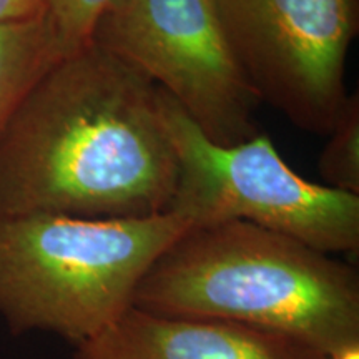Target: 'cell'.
I'll list each match as a JSON object with an SVG mask.
<instances>
[{
	"label": "cell",
	"instance_id": "obj_1",
	"mask_svg": "<svg viewBox=\"0 0 359 359\" xmlns=\"http://www.w3.org/2000/svg\"><path fill=\"white\" fill-rule=\"evenodd\" d=\"M177 173L165 93L88 42L45 72L0 135V218L168 213Z\"/></svg>",
	"mask_w": 359,
	"mask_h": 359
},
{
	"label": "cell",
	"instance_id": "obj_2",
	"mask_svg": "<svg viewBox=\"0 0 359 359\" xmlns=\"http://www.w3.org/2000/svg\"><path fill=\"white\" fill-rule=\"evenodd\" d=\"M133 306L288 336L321 354L359 343V275L245 222L191 226L151 264Z\"/></svg>",
	"mask_w": 359,
	"mask_h": 359
},
{
	"label": "cell",
	"instance_id": "obj_3",
	"mask_svg": "<svg viewBox=\"0 0 359 359\" xmlns=\"http://www.w3.org/2000/svg\"><path fill=\"white\" fill-rule=\"evenodd\" d=\"M190 226L145 218H0V316L15 334L53 333L75 346L133 308L156 258Z\"/></svg>",
	"mask_w": 359,
	"mask_h": 359
},
{
	"label": "cell",
	"instance_id": "obj_4",
	"mask_svg": "<svg viewBox=\"0 0 359 359\" xmlns=\"http://www.w3.org/2000/svg\"><path fill=\"white\" fill-rule=\"evenodd\" d=\"M165 115L178 168L170 212L190 226L245 222L333 257L358 253L359 196L303 178L266 135L218 145L167 95Z\"/></svg>",
	"mask_w": 359,
	"mask_h": 359
},
{
	"label": "cell",
	"instance_id": "obj_5",
	"mask_svg": "<svg viewBox=\"0 0 359 359\" xmlns=\"http://www.w3.org/2000/svg\"><path fill=\"white\" fill-rule=\"evenodd\" d=\"M90 42L140 72L218 145L259 133L262 105L212 0H111Z\"/></svg>",
	"mask_w": 359,
	"mask_h": 359
},
{
	"label": "cell",
	"instance_id": "obj_6",
	"mask_svg": "<svg viewBox=\"0 0 359 359\" xmlns=\"http://www.w3.org/2000/svg\"><path fill=\"white\" fill-rule=\"evenodd\" d=\"M262 103L294 127L327 135L348 98L346 57L359 0H212Z\"/></svg>",
	"mask_w": 359,
	"mask_h": 359
},
{
	"label": "cell",
	"instance_id": "obj_7",
	"mask_svg": "<svg viewBox=\"0 0 359 359\" xmlns=\"http://www.w3.org/2000/svg\"><path fill=\"white\" fill-rule=\"evenodd\" d=\"M288 336L201 318L130 308L95 338L75 346L74 359H323Z\"/></svg>",
	"mask_w": 359,
	"mask_h": 359
},
{
	"label": "cell",
	"instance_id": "obj_8",
	"mask_svg": "<svg viewBox=\"0 0 359 359\" xmlns=\"http://www.w3.org/2000/svg\"><path fill=\"white\" fill-rule=\"evenodd\" d=\"M62 57L45 13L0 25V135L27 93Z\"/></svg>",
	"mask_w": 359,
	"mask_h": 359
},
{
	"label": "cell",
	"instance_id": "obj_9",
	"mask_svg": "<svg viewBox=\"0 0 359 359\" xmlns=\"http://www.w3.org/2000/svg\"><path fill=\"white\" fill-rule=\"evenodd\" d=\"M323 148L318 170L323 185L359 196V95L349 93Z\"/></svg>",
	"mask_w": 359,
	"mask_h": 359
},
{
	"label": "cell",
	"instance_id": "obj_10",
	"mask_svg": "<svg viewBox=\"0 0 359 359\" xmlns=\"http://www.w3.org/2000/svg\"><path fill=\"white\" fill-rule=\"evenodd\" d=\"M110 4L111 0H47L45 17L50 22L64 55L90 42L98 17Z\"/></svg>",
	"mask_w": 359,
	"mask_h": 359
},
{
	"label": "cell",
	"instance_id": "obj_11",
	"mask_svg": "<svg viewBox=\"0 0 359 359\" xmlns=\"http://www.w3.org/2000/svg\"><path fill=\"white\" fill-rule=\"evenodd\" d=\"M45 4L47 0H0V25L42 15Z\"/></svg>",
	"mask_w": 359,
	"mask_h": 359
},
{
	"label": "cell",
	"instance_id": "obj_12",
	"mask_svg": "<svg viewBox=\"0 0 359 359\" xmlns=\"http://www.w3.org/2000/svg\"><path fill=\"white\" fill-rule=\"evenodd\" d=\"M323 359H359V343L349 344V346L339 348L333 353L325 354Z\"/></svg>",
	"mask_w": 359,
	"mask_h": 359
}]
</instances>
